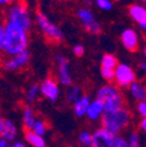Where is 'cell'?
Segmentation results:
<instances>
[{"mask_svg":"<svg viewBox=\"0 0 146 147\" xmlns=\"http://www.w3.org/2000/svg\"><path fill=\"white\" fill-rule=\"evenodd\" d=\"M90 107V104H89V98L88 96H82L76 103H75V113L77 116H83L84 113L88 112V110Z\"/></svg>","mask_w":146,"mask_h":147,"instance_id":"17","label":"cell"},{"mask_svg":"<svg viewBox=\"0 0 146 147\" xmlns=\"http://www.w3.org/2000/svg\"><path fill=\"white\" fill-rule=\"evenodd\" d=\"M13 147H25V145L24 144H21V142H16V144H14V146Z\"/></svg>","mask_w":146,"mask_h":147,"instance_id":"33","label":"cell"},{"mask_svg":"<svg viewBox=\"0 0 146 147\" xmlns=\"http://www.w3.org/2000/svg\"><path fill=\"white\" fill-rule=\"evenodd\" d=\"M80 141L84 146H90L93 145V136L88 132H82L80 136Z\"/></svg>","mask_w":146,"mask_h":147,"instance_id":"24","label":"cell"},{"mask_svg":"<svg viewBox=\"0 0 146 147\" xmlns=\"http://www.w3.org/2000/svg\"><path fill=\"white\" fill-rule=\"evenodd\" d=\"M102 67L115 69V68L118 67V60L111 54H105L103 56V59H102Z\"/></svg>","mask_w":146,"mask_h":147,"instance_id":"20","label":"cell"},{"mask_svg":"<svg viewBox=\"0 0 146 147\" xmlns=\"http://www.w3.org/2000/svg\"><path fill=\"white\" fill-rule=\"evenodd\" d=\"M81 98V89L80 88H71L68 90V92H67V100L70 102V103H76L78 99Z\"/></svg>","mask_w":146,"mask_h":147,"instance_id":"21","label":"cell"},{"mask_svg":"<svg viewBox=\"0 0 146 147\" xmlns=\"http://www.w3.org/2000/svg\"><path fill=\"white\" fill-rule=\"evenodd\" d=\"M0 133H1L3 139L5 140H12L15 138L16 128L14 124L9 120H5L4 118L0 119Z\"/></svg>","mask_w":146,"mask_h":147,"instance_id":"13","label":"cell"},{"mask_svg":"<svg viewBox=\"0 0 146 147\" xmlns=\"http://www.w3.org/2000/svg\"><path fill=\"white\" fill-rule=\"evenodd\" d=\"M35 123H36V120H35V116H34L33 110L27 106L25 109V115H24V127L33 130Z\"/></svg>","mask_w":146,"mask_h":147,"instance_id":"19","label":"cell"},{"mask_svg":"<svg viewBox=\"0 0 146 147\" xmlns=\"http://www.w3.org/2000/svg\"><path fill=\"white\" fill-rule=\"evenodd\" d=\"M7 19H8V22L19 25L25 30H28L30 28V26H32L30 16H29L27 6H26V4L24 1H20V3L15 4L14 6H12L8 9Z\"/></svg>","mask_w":146,"mask_h":147,"instance_id":"5","label":"cell"},{"mask_svg":"<svg viewBox=\"0 0 146 147\" xmlns=\"http://www.w3.org/2000/svg\"><path fill=\"white\" fill-rule=\"evenodd\" d=\"M116 84L118 86L125 88L131 85L133 82H136V74L133 72V70L125 64H118V67L116 68Z\"/></svg>","mask_w":146,"mask_h":147,"instance_id":"7","label":"cell"},{"mask_svg":"<svg viewBox=\"0 0 146 147\" xmlns=\"http://www.w3.org/2000/svg\"><path fill=\"white\" fill-rule=\"evenodd\" d=\"M36 19H38V24H39L41 30L43 32L45 38H46V40L48 42L59 45L63 40L62 32L59 29L57 26H55L53 22H50L49 19L43 13L38 12V16H36Z\"/></svg>","mask_w":146,"mask_h":147,"instance_id":"6","label":"cell"},{"mask_svg":"<svg viewBox=\"0 0 146 147\" xmlns=\"http://www.w3.org/2000/svg\"><path fill=\"white\" fill-rule=\"evenodd\" d=\"M145 56H146V47H145Z\"/></svg>","mask_w":146,"mask_h":147,"instance_id":"37","label":"cell"},{"mask_svg":"<svg viewBox=\"0 0 146 147\" xmlns=\"http://www.w3.org/2000/svg\"><path fill=\"white\" fill-rule=\"evenodd\" d=\"M13 1V0H0V3H1L3 5H6V4H11Z\"/></svg>","mask_w":146,"mask_h":147,"instance_id":"32","label":"cell"},{"mask_svg":"<svg viewBox=\"0 0 146 147\" xmlns=\"http://www.w3.org/2000/svg\"><path fill=\"white\" fill-rule=\"evenodd\" d=\"M122 42L124 45V47L131 51V53H136L139 49V45H138V36L136 34V32L133 29H126L122 33Z\"/></svg>","mask_w":146,"mask_h":147,"instance_id":"10","label":"cell"},{"mask_svg":"<svg viewBox=\"0 0 146 147\" xmlns=\"http://www.w3.org/2000/svg\"><path fill=\"white\" fill-rule=\"evenodd\" d=\"M97 100L102 103L105 112L117 111V110H119L122 107L127 106V103H126L124 96L122 95V92L116 86H114L111 84L104 85L98 90Z\"/></svg>","mask_w":146,"mask_h":147,"instance_id":"3","label":"cell"},{"mask_svg":"<svg viewBox=\"0 0 146 147\" xmlns=\"http://www.w3.org/2000/svg\"><path fill=\"white\" fill-rule=\"evenodd\" d=\"M138 110H139L140 115H141L144 118H146V102H140V103L138 104Z\"/></svg>","mask_w":146,"mask_h":147,"instance_id":"28","label":"cell"},{"mask_svg":"<svg viewBox=\"0 0 146 147\" xmlns=\"http://www.w3.org/2000/svg\"><path fill=\"white\" fill-rule=\"evenodd\" d=\"M41 92L45 97L49 98L51 102L56 100L59 96V88H57V81L55 76L49 75L41 84Z\"/></svg>","mask_w":146,"mask_h":147,"instance_id":"9","label":"cell"},{"mask_svg":"<svg viewBox=\"0 0 146 147\" xmlns=\"http://www.w3.org/2000/svg\"><path fill=\"white\" fill-rule=\"evenodd\" d=\"M141 69H144L145 71H146V63H140V65H139Z\"/></svg>","mask_w":146,"mask_h":147,"instance_id":"35","label":"cell"},{"mask_svg":"<svg viewBox=\"0 0 146 147\" xmlns=\"http://www.w3.org/2000/svg\"><path fill=\"white\" fill-rule=\"evenodd\" d=\"M22 131H24V134H25L26 140H27L30 145H33L34 147H45V146H46L45 140L41 138L40 134H38L34 130H30V128L24 127Z\"/></svg>","mask_w":146,"mask_h":147,"instance_id":"14","label":"cell"},{"mask_svg":"<svg viewBox=\"0 0 146 147\" xmlns=\"http://www.w3.org/2000/svg\"><path fill=\"white\" fill-rule=\"evenodd\" d=\"M0 147H7V140L1 139V141H0Z\"/></svg>","mask_w":146,"mask_h":147,"instance_id":"31","label":"cell"},{"mask_svg":"<svg viewBox=\"0 0 146 147\" xmlns=\"http://www.w3.org/2000/svg\"><path fill=\"white\" fill-rule=\"evenodd\" d=\"M57 63H59V75H60V82L64 85H69L71 83V78L69 75V70H68V65L69 62L66 57L63 56H57Z\"/></svg>","mask_w":146,"mask_h":147,"instance_id":"12","label":"cell"},{"mask_svg":"<svg viewBox=\"0 0 146 147\" xmlns=\"http://www.w3.org/2000/svg\"><path fill=\"white\" fill-rule=\"evenodd\" d=\"M77 15L84 27V29L91 34H99L101 33V25L95 20V18L90 11L88 9H80Z\"/></svg>","mask_w":146,"mask_h":147,"instance_id":"8","label":"cell"},{"mask_svg":"<svg viewBox=\"0 0 146 147\" xmlns=\"http://www.w3.org/2000/svg\"><path fill=\"white\" fill-rule=\"evenodd\" d=\"M5 26V40L3 46L0 47L8 55L20 54L26 50L28 45V38L26 30L20 27L19 25H15L12 22H7Z\"/></svg>","mask_w":146,"mask_h":147,"instance_id":"1","label":"cell"},{"mask_svg":"<svg viewBox=\"0 0 146 147\" xmlns=\"http://www.w3.org/2000/svg\"><path fill=\"white\" fill-rule=\"evenodd\" d=\"M140 127L146 132V118H144V119L141 120V123H140Z\"/></svg>","mask_w":146,"mask_h":147,"instance_id":"30","label":"cell"},{"mask_svg":"<svg viewBox=\"0 0 146 147\" xmlns=\"http://www.w3.org/2000/svg\"><path fill=\"white\" fill-rule=\"evenodd\" d=\"M130 90H131V94L139 100L144 102L146 100V86H144L143 84L138 83V82H133L130 85Z\"/></svg>","mask_w":146,"mask_h":147,"instance_id":"16","label":"cell"},{"mask_svg":"<svg viewBox=\"0 0 146 147\" xmlns=\"http://www.w3.org/2000/svg\"><path fill=\"white\" fill-rule=\"evenodd\" d=\"M33 130H34L36 133H38V134H40V136L45 134L46 131H47V124H46V121H45V120H38V121L35 123Z\"/></svg>","mask_w":146,"mask_h":147,"instance_id":"23","label":"cell"},{"mask_svg":"<svg viewBox=\"0 0 146 147\" xmlns=\"http://www.w3.org/2000/svg\"><path fill=\"white\" fill-rule=\"evenodd\" d=\"M129 13L132 19L139 24L146 21V9L140 5H131L129 8Z\"/></svg>","mask_w":146,"mask_h":147,"instance_id":"15","label":"cell"},{"mask_svg":"<svg viewBox=\"0 0 146 147\" xmlns=\"http://www.w3.org/2000/svg\"><path fill=\"white\" fill-rule=\"evenodd\" d=\"M103 110H104V107H103L102 103L98 102V100H95L93 104L90 105L87 115H88L89 119H93V120H94V119H97V118H98V116L102 113Z\"/></svg>","mask_w":146,"mask_h":147,"instance_id":"18","label":"cell"},{"mask_svg":"<svg viewBox=\"0 0 146 147\" xmlns=\"http://www.w3.org/2000/svg\"><path fill=\"white\" fill-rule=\"evenodd\" d=\"M91 147H127V144L122 137H117L105 128H101L94 133Z\"/></svg>","mask_w":146,"mask_h":147,"instance_id":"4","label":"cell"},{"mask_svg":"<svg viewBox=\"0 0 146 147\" xmlns=\"http://www.w3.org/2000/svg\"><path fill=\"white\" fill-rule=\"evenodd\" d=\"M140 27H141L143 29H145V30H146V21H144V22H141V24H140Z\"/></svg>","mask_w":146,"mask_h":147,"instance_id":"34","label":"cell"},{"mask_svg":"<svg viewBox=\"0 0 146 147\" xmlns=\"http://www.w3.org/2000/svg\"><path fill=\"white\" fill-rule=\"evenodd\" d=\"M101 72H102L103 78H105V80L109 81V82H112V81L116 78V70H114V69H111V68L102 67Z\"/></svg>","mask_w":146,"mask_h":147,"instance_id":"22","label":"cell"},{"mask_svg":"<svg viewBox=\"0 0 146 147\" xmlns=\"http://www.w3.org/2000/svg\"><path fill=\"white\" fill-rule=\"evenodd\" d=\"M97 5L99 8L105 9V11H109L112 8V4L109 0H97Z\"/></svg>","mask_w":146,"mask_h":147,"instance_id":"26","label":"cell"},{"mask_svg":"<svg viewBox=\"0 0 146 147\" xmlns=\"http://www.w3.org/2000/svg\"><path fill=\"white\" fill-rule=\"evenodd\" d=\"M141 1H143V3H145V4H146V0H141Z\"/></svg>","mask_w":146,"mask_h":147,"instance_id":"36","label":"cell"},{"mask_svg":"<svg viewBox=\"0 0 146 147\" xmlns=\"http://www.w3.org/2000/svg\"><path fill=\"white\" fill-rule=\"evenodd\" d=\"M129 147H139V139H138V134L137 133H132L131 134Z\"/></svg>","mask_w":146,"mask_h":147,"instance_id":"27","label":"cell"},{"mask_svg":"<svg viewBox=\"0 0 146 147\" xmlns=\"http://www.w3.org/2000/svg\"><path fill=\"white\" fill-rule=\"evenodd\" d=\"M29 61V53L27 50L13 56L12 59L7 60L5 62V68L6 70H18L22 67H26V64Z\"/></svg>","mask_w":146,"mask_h":147,"instance_id":"11","label":"cell"},{"mask_svg":"<svg viewBox=\"0 0 146 147\" xmlns=\"http://www.w3.org/2000/svg\"><path fill=\"white\" fill-rule=\"evenodd\" d=\"M132 115L129 110V106L122 107L117 111L112 112H104L102 116V127L117 136L119 132L129 126Z\"/></svg>","mask_w":146,"mask_h":147,"instance_id":"2","label":"cell"},{"mask_svg":"<svg viewBox=\"0 0 146 147\" xmlns=\"http://www.w3.org/2000/svg\"><path fill=\"white\" fill-rule=\"evenodd\" d=\"M83 53H84V48L82 47V46H75L74 47V54L76 55V56H78V57H81V56H83Z\"/></svg>","mask_w":146,"mask_h":147,"instance_id":"29","label":"cell"},{"mask_svg":"<svg viewBox=\"0 0 146 147\" xmlns=\"http://www.w3.org/2000/svg\"><path fill=\"white\" fill-rule=\"evenodd\" d=\"M36 94H38V85L34 84V85L29 89L28 94H27L28 100H29V102H34V100H35V97H36Z\"/></svg>","mask_w":146,"mask_h":147,"instance_id":"25","label":"cell"}]
</instances>
